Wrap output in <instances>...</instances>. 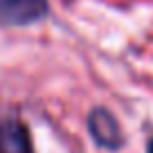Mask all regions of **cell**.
<instances>
[{"mask_svg": "<svg viewBox=\"0 0 153 153\" xmlns=\"http://www.w3.org/2000/svg\"><path fill=\"white\" fill-rule=\"evenodd\" d=\"M48 14V0H0V25H29Z\"/></svg>", "mask_w": 153, "mask_h": 153, "instance_id": "obj_1", "label": "cell"}, {"mask_svg": "<svg viewBox=\"0 0 153 153\" xmlns=\"http://www.w3.org/2000/svg\"><path fill=\"white\" fill-rule=\"evenodd\" d=\"M146 153H153V140L149 142V149H146Z\"/></svg>", "mask_w": 153, "mask_h": 153, "instance_id": "obj_4", "label": "cell"}, {"mask_svg": "<svg viewBox=\"0 0 153 153\" xmlns=\"http://www.w3.org/2000/svg\"><path fill=\"white\" fill-rule=\"evenodd\" d=\"M88 128H90L92 140L104 149L115 151V149H120L122 142H124L117 120L104 108H97V110L90 113V117H88Z\"/></svg>", "mask_w": 153, "mask_h": 153, "instance_id": "obj_2", "label": "cell"}, {"mask_svg": "<svg viewBox=\"0 0 153 153\" xmlns=\"http://www.w3.org/2000/svg\"><path fill=\"white\" fill-rule=\"evenodd\" d=\"M0 153H34L27 128L16 117L0 120Z\"/></svg>", "mask_w": 153, "mask_h": 153, "instance_id": "obj_3", "label": "cell"}]
</instances>
